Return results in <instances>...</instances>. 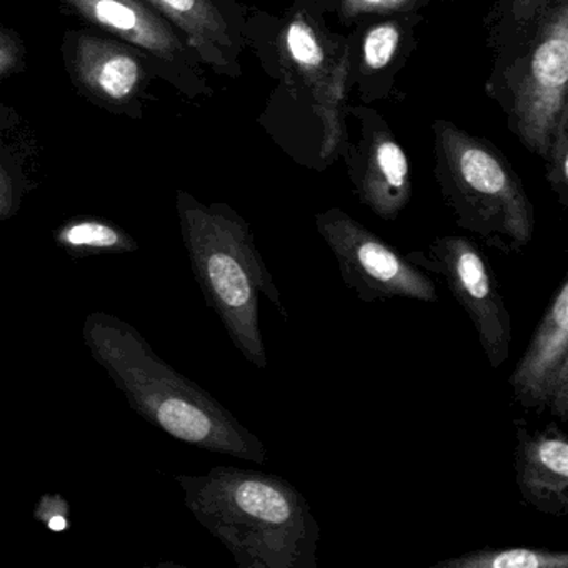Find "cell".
Here are the masks:
<instances>
[{"label":"cell","mask_w":568,"mask_h":568,"mask_svg":"<svg viewBox=\"0 0 568 568\" xmlns=\"http://www.w3.org/2000/svg\"><path fill=\"white\" fill-rule=\"evenodd\" d=\"M175 209L205 304L221 318L242 357L265 371L268 357L261 327L262 295L284 321L288 314L251 225L229 205L202 204L185 191H178Z\"/></svg>","instance_id":"obj_3"},{"label":"cell","mask_w":568,"mask_h":568,"mask_svg":"<svg viewBox=\"0 0 568 568\" xmlns=\"http://www.w3.org/2000/svg\"><path fill=\"white\" fill-rule=\"evenodd\" d=\"M361 201L384 221H395L410 202V168L407 155L388 138L375 142L365 165L354 174Z\"/></svg>","instance_id":"obj_12"},{"label":"cell","mask_w":568,"mask_h":568,"mask_svg":"<svg viewBox=\"0 0 568 568\" xmlns=\"http://www.w3.org/2000/svg\"><path fill=\"white\" fill-rule=\"evenodd\" d=\"M315 227L334 254L344 284L365 304L408 298L434 304L440 295L427 272L341 209L315 215Z\"/></svg>","instance_id":"obj_5"},{"label":"cell","mask_w":568,"mask_h":568,"mask_svg":"<svg viewBox=\"0 0 568 568\" xmlns=\"http://www.w3.org/2000/svg\"><path fill=\"white\" fill-rule=\"evenodd\" d=\"M184 32L199 61L217 71L231 68V29L217 0H144Z\"/></svg>","instance_id":"obj_13"},{"label":"cell","mask_w":568,"mask_h":568,"mask_svg":"<svg viewBox=\"0 0 568 568\" xmlns=\"http://www.w3.org/2000/svg\"><path fill=\"white\" fill-rule=\"evenodd\" d=\"M28 49L14 29L0 22V84L18 72L24 71Z\"/></svg>","instance_id":"obj_18"},{"label":"cell","mask_w":568,"mask_h":568,"mask_svg":"<svg viewBox=\"0 0 568 568\" xmlns=\"http://www.w3.org/2000/svg\"><path fill=\"white\" fill-rule=\"evenodd\" d=\"M39 148L21 115L0 104V222L14 217L31 191Z\"/></svg>","instance_id":"obj_14"},{"label":"cell","mask_w":568,"mask_h":568,"mask_svg":"<svg viewBox=\"0 0 568 568\" xmlns=\"http://www.w3.org/2000/svg\"><path fill=\"white\" fill-rule=\"evenodd\" d=\"M94 28L132 45L154 64L159 78L187 95L204 89L197 55L178 29L144 0H59Z\"/></svg>","instance_id":"obj_8"},{"label":"cell","mask_w":568,"mask_h":568,"mask_svg":"<svg viewBox=\"0 0 568 568\" xmlns=\"http://www.w3.org/2000/svg\"><path fill=\"white\" fill-rule=\"evenodd\" d=\"M34 518L49 531L62 534L71 528V505L61 494L42 495L36 505Z\"/></svg>","instance_id":"obj_19"},{"label":"cell","mask_w":568,"mask_h":568,"mask_svg":"<svg viewBox=\"0 0 568 568\" xmlns=\"http://www.w3.org/2000/svg\"><path fill=\"white\" fill-rule=\"evenodd\" d=\"M398 41H400L398 28L390 24V22L372 29L364 41L365 65L375 69V71L387 68L394 59L395 52H397Z\"/></svg>","instance_id":"obj_17"},{"label":"cell","mask_w":568,"mask_h":568,"mask_svg":"<svg viewBox=\"0 0 568 568\" xmlns=\"http://www.w3.org/2000/svg\"><path fill=\"white\" fill-rule=\"evenodd\" d=\"M434 568H568V554L534 547H484L437 561Z\"/></svg>","instance_id":"obj_16"},{"label":"cell","mask_w":568,"mask_h":568,"mask_svg":"<svg viewBox=\"0 0 568 568\" xmlns=\"http://www.w3.org/2000/svg\"><path fill=\"white\" fill-rule=\"evenodd\" d=\"M514 470L521 500L550 517L568 514V437L558 422L531 430L515 418Z\"/></svg>","instance_id":"obj_11"},{"label":"cell","mask_w":568,"mask_h":568,"mask_svg":"<svg viewBox=\"0 0 568 568\" xmlns=\"http://www.w3.org/2000/svg\"><path fill=\"white\" fill-rule=\"evenodd\" d=\"M568 81L567 11L560 9L544 41L535 48L527 74L518 88L517 119L530 148L547 152L548 139L564 114Z\"/></svg>","instance_id":"obj_10"},{"label":"cell","mask_w":568,"mask_h":568,"mask_svg":"<svg viewBox=\"0 0 568 568\" xmlns=\"http://www.w3.org/2000/svg\"><path fill=\"white\" fill-rule=\"evenodd\" d=\"M82 338L148 424L192 447L267 464L264 442L217 398L159 357L134 325L108 312H92L82 324Z\"/></svg>","instance_id":"obj_1"},{"label":"cell","mask_w":568,"mask_h":568,"mask_svg":"<svg viewBox=\"0 0 568 568\" xmlns=\"http://www.w3.org/2000/svg\"><path fill=\"white\" fill-rule=\"evenodd\" d=\"M52 237L72 258L139 251L138 241L125 229L101 217L69 219L52 232Z\"/></svg>","instance_id":"obj_15"},{"label":"cell","mask_w":568,"mask_h":568,"mask_svg":"<svg viewBox=\"0 0 568 568\" xmlns=\"http://www.w3.org/2000/svg\"><path fill=\"white\" fill-rule=\"evenodd\" d=\"M408 261L447 284L474 325L490 368L510 355L511 315L497 275L481 248L465 235H440L425 251H412Z\"/></svg>","instance_id":"obj_6"},{"label":"cell","mask_w":568,"mask_h":568,"mask_svg":"<svg viewBox=\"0 0 568 568\" xmlns=\"http://www.w3.org/2000/svg\"><path fill=\"white\" fill-rule=\"evenodd\" d=\"M508 385L524 410L568 420V275L551 295Z\"/></svg>","instance_id":"obj_9"},{"label":"cell","mask_w":568,"mask_h":568,"mask_svg":"<svg viewBox=\"0 0 568 568\" xmlns=\"http://www.w3.org/2000/svg\"><path fill=\"white\" fill-rule=\"evenodd\" d=\"M62 61L74 88L88 101L112 114L142 119L154 64L125 42L84 31L65 32Z\"/></svg>","instance_id":"obj_7"},{"label":"cell","mask_w":568,"mask_h":568,"mask_svg":"<svg viewBox=\"0 0 568 568\" xmlns=\"http://www.w3.org/2000/svg\"><path fill=\"white\" fill-rule=\"evenodd\" d=\"M442 192L457 225L504 255L520 254L534 241L530 199L504 159L454 129L444 134Z\"/></svg>","instance_id":"obj_4"},{"label":"cell","mask_w":568,"mask_h":568,"mask_svg":"<svg viewBox=\"0 0 568 568\" xmlns=\"http://www.w3.org/2000/svg\"><path fill=\"white\" fill-rule=\"evenodd\" d=\"M185 507L239 568H317L321 525L301 490L281 475L219 465L175 475Z\"/></svg>","instance_id":"obj_2"},{"label":"cell","mask_w":568,"mask_h":568,"mask_svg":"<svg viewBox=\"0 0 568 568\" xmlns=\"http://www.w3.org/2000/svg\"><path fill=\"white\" fill-rule=\"evenodd\" d=\"M361 9H398L407 6V0H352Z\"/></svg>","instance_id":"obj_20"}]
</instances>
